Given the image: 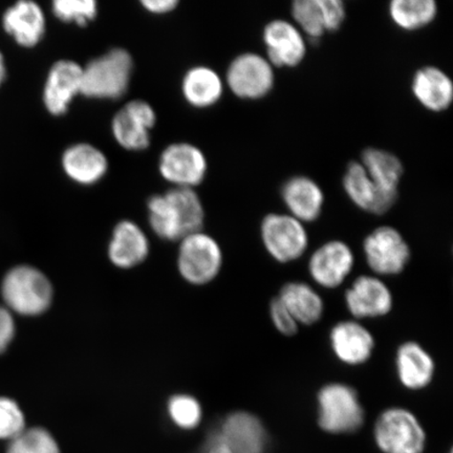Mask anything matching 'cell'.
I'll return each mask as SVG.
<instances>
[{
  "instance_id": "52a82bcc",
  "label": "cell",
  "mask_w": 453,
  "mask_h": 453,
  "mask_svg": "<svg viewBox=\"0 0 453 453\" xmlns=\"http://www.w3.org/2000/svg\"><path fill=\"white\" fill-rule=\"evenodd\" d=\"M260 239L275 262L290 264L308 251L310 237L305 225L288 213H269L260 223Z\"/></svg>"
},
{
  "instance_id": "83f0119b",
  "label": "cell",
  "mask_w": 453,
  "mask_h": 453,
  "mask_svg": "<svg viewBox=\"0 0 453 453\" xmlns=\"http://www.w3.org/2000/svg\"><path fill=\"white\" fill-rule=\"evenodd\" d=\"M438 13L434 0H393L388 5L390 19L406 32H416L432 25Z\"/></svg>"
},
{
  "instance_id": "6da1fadb",
  "label": "cell",
  "mask_w": 453,
  "mask_h": 453,
  "mask_svg": "<svg viewBox=\"0 0 453 453\" xmlns=\"http://www.w3.org/2000/svg\"><path fill=\"white\" fill-rule=\"evenodd\" d=\"M147 213L154 234L169 242H180L202 231L205 222V209L195 189L173 187L152 196L147 202Z\"/></svg>"
},
{
  "instance_id": "f35d334b",
  "label": "cell",
  "mask_w": 453,
  "mask_h": 453,
  "mask_svg": "<svg viewBox=\"0 0 453 453\" xmlns=\"http://www.w3.org/2000/svg\"><path fill=\"white\" fill-rule=\"evenodd\" d=\"M8 77V67H7V62H5L4 56L0 50V88L3 87L5 81H7Z\"/></svg>"
},
{
  "instance_id": "9c48e42d",
  "label": "cell",
  "mask_w": 453,
  "mask_h": 453,
  "mask_svg": "<svg viewBox=\"0 0 453 453\" xmlns=\"http://www.w3.org/2000/svg\"><path fill=\"white\" fill-rule=\"evenodd\" d=\"M274 67L265 56L247 52L236 56L226 73V84L242 100L267 97L275 85Z\"/></svg>"
},
{
  "instance_id": "d4e9b609",
  "label": "cell",
  "mask_w": 453,
  "mask_h": 453,
  "mask_svg": "<svg viewBox=\"0 0 453 453\" xmlns=\"http://www.w3.org/2000/svg\"><path fill=\"white\" fill-rule=\"evenodd\" d=\"M299 326H313L325 314V302L313 286L304 281H288L276 296Z\"/></svg>"
},
{
  "instance_id": "4316f807",
  "label": "cell",
  "mask_w": 453,
  "mask_h": 453,
  "mask_svg": "<svg viewBox=\"0 0 453 453\" xmlns=\"http://www.w3.org/2000/svg\"><path fill=\"white\" fill-rule=\"evenodd\" d=\"M225 83L211 67L198 65L187 71L182 81V94L187 104L196 109H209L223 97Z\"/></svg>"
},
{
  "instance_id": "277c9868",
  "label": "cell",
  "mask_w": 453,
  "mask_h": 453,
  "mask_svg": "<svg viewBox=\"0 0 453 453\" xmlns=\"http://www.w3.org/2000/svg\"><path fill=\"white\" fill-rule=\"evenodd\" d=\"M317 420L326 433L349 434L358 432L365 421L359 394L350 385L330 382L317 394Z\"/></svg>"
},
{
  "instance_id": "f546056e",
  "label": "cell",
  "mask_w": 453,
  "mask_h": 453,
  "mask_svg": "<svg viewBox=\"0 0 453 453\" xmlns=\"http://www.w3.org/2000/svg\"><path fill=\"white\" fill-rule=\"evenodd\" d=\"M5 453H61V450L48 429L31 427L11 440Z\"/></svg>"
},
{
  "instance_id": "74e56055",
  "label": "cell",
  "mask_w": 453,
  "mask_h": 453,
  "mask_svg": "<svg viewBox=\"0 0 453 453\" xmlns=\"http://www.w3.org/2000/svg\"><path fill=\"white\" fill-rule=\"evenodd\" d=\"M205 453H234L228 447H226L222 441L218 438V435L211 432L208 435L205 443Z\"/></svg>"
},
{
  "instance_id": "cb8c5ba5",
  "label": "cell",
  "mask_w": 453,
  "mask_h": 453,
  "mask_svg": "<svg viewBox=\"0 0 453 453\" xmlns=\"http://www.w3.org/2000/svg\"><path fill=\"white\" fill-rule=\"evenodd\" d=\"M411 92L424 109L443 112L453 102V82L438 66L427 65L418 69L411 81Z\"/></svg>"
},
{
  "instance_id": "603a6c76",
  "label": "cell",
  "mask_w": 453,
  "mask_h": 453,
  "mask_svg": "<svg viewBox=\"0 0 453 453\" xmlns=\"http://www.w3.org/2000/svg\"><path fill=\"white\" fill-rule=\"evenodd\" d=\"M343 189L350 202L360 211L373 215L388 213L395 206V198L383 196L360 162H350L343 175Z\"/></svg>"
},
{
  "instance_id": "9a60e30c",
  "label": "cell",
  "mask_w": 453,
  "mask_h": 453,
  "mask_svg": "<svg viewBox=\"0 0 453 453\" xmlns=\"http://www.w3.org/2000/svg\"><path fill=\"white\" fill-rule=\"evenodd\" d=\"M83 66L70 59L50 67L42 89L44 109L54 117L65 116L73 101L81 95Z\"/></svg>"
},
{
  "instance_id": "836d02e7",
  "label": "cell",
  "mask_w": 453,
  "mask_h": 453,
  "mask_svg": "<svg viewBox=\"0 0 453 453\" xmlns=\"http://www.w3.org/2000/svg\"><path fill=\"white\" fill-rule=\"evenodd\" d=\"M269 313L272 324L281 335L288 337L296 335L300 326L279 298L271 300Z\"/></svg>"
},
{
  "instance_id": "7a4b0ae2",
  "label": "cell",
  "mask_w": 453,
  "mask_h": 453,
  "mask_svg": "<svg viewBox=\"0 0 453 453\" xmlns=\"http://www.w3.org/2000/svg\"><path fill=\"white\" fill-rule=\"evenodd\" d=\"M134 59L127 50L116 48L83 66L81 95L97 100L123 97L129 88Z\"/></svg>"
},
{
  "instance_id": "8992f818",
  "label": "cell",
  "mask_w": 453,
  "mask_h": 453,
  "mask_svg": "<svg viewBox=\"0 0 453 453\" xmlns=\"http://www.w3.org/2000/svg\"><path fill=\"white\" fill-rule=\"evenodd\" d=\"M224 255L211 235L198 231L180 241L178 270L180 276L195 286H205L219 275Z\"/></svg>"
},
{
  "instance_id": "4fadbf2b",
  "label": "cell",
  "mask_w": 453,
  "mask_h": 453,
  "mask_svg": "<svg viewBox=\"0 0 453 453\" xmlns=\"http://www.w3.org/2000/svg\"><path fill=\"white\" fill-rule=\"evenodd\" d=\"M344 302L350 316L358 321L382 319L394 309L392 290L376 275L357 277L345 291Z\"/></svg>"
},
{
  "instance_id": "8fae6325",
  "label": "cell",
  "mask_w": 453,
  "mask_h": 453,
  "mask_svg": "<svg viewBox=\"0 0 453 453\" xmlns=\"http://www.w3.org/2000/svg\"><path fill=\"white\" fill-rule=\"evenodd\" d=\"M157 112L145 100H132L118 111L111 120V134L117 144L129 151H143L151 143V130Z\"/></svg>"
},
{
  "instance_id": "30bf717a",
  "label": "cell",
  "mask_w": 453,
  "mask_h": 453,
  "mask_svg": "<svg viewBox=\"0 0 453 453\" xmlns=\"http://www.w3.org/2000/svg\"><path fill=\"white\" fill-rule=\"evenodd\" d=\"M207 170L205 154L187 142L168 145L158 158L161 177L177 188L195 189L205 180Z\"/></svg>"
},
{
  "instance_id": "d6a6232c",
  "label": "cell",
  "mask_w": 453,
  "mask_h": 453,
  "mask_svg": "<svg viewBox=\"0 0 453 453\" xmlns=\"http://www.w3.org/2000/svg\"><path fill=\"white\" fill-rule=\"evenodd\" d=\"M27 428L26 417L16 401L0 396V440H13Z\"/></svg>"
},
{
  "instance_id": "5bb4252c",
  "label": "cell",
  "mask_w": 453,
  "mask_h": 453,
  "mask_svg": "<svg viewBox=\"0 0 453 453\" xmlns=\"http://www.w3.org/2000/svg\"><path fill=\"white\" fill-rule=\"evenodd\" d=\"M265 58L274 69H293L303 64L308 47L304 35L291 21L274 19L263 31Z\"/></svg>"
},
{
  "instance_id": "7c38bea8",
  "label": "cell",
  "mask_w": 453,
  "mask_h": 453,
  "mask_svg": "<svg viewBox=\"0 0 453 453\" xmlns=\"http://www.w3.org/2000/svg\"><path fill=\"white\" fill-rule=\"evenodd\" d=\"M355 263V253L349 243L332 240L322 243L311 253L308 272L317 286L334 290L342 287L352 274Z\"/></svg>"
},
{
  "instance_id": "8d00e7d4",
  "label": "cell",
  "mask_w": 453,
  "mask_h": 453,
  "mask_svg": "<svg viewBox=\"0 0 453 453\" xmlns=\"http://www.w3.org/2000/svg\"><path fill=\"white\" fill-rule=\"evenodd\" d=\"M140 4L147 12L155 15L173 12L179 5L178 0H142Z\"/></svg>"
},
{
  "instance_id": "7402d4cb",
  "label": "cell",
  "mask_w": 453,
  "mask_h": 453,
  "mask_svg": "<svg viewBox=\"0 0 453 453\" xmlns=\"http://www.w3.org/2000/svg\"><path fill=\"white\" fill-rule=\"evenodd\" d=\"M150 250L145 232L133 220L126 219L113 228L107 253L117 268L132 269L144 262Z\"/></svg>"
},
{
  "instance_id": "e0dca14e",
  "label": "cell",
  "mask_w": 453,
  "mask_h": 453,
  "mask_svg": "<svg viewBox=\"0 0 453 453\" xmlns=\"http://www.w3.org/2000/svg\"><path fill=\"white\" fill-rule=\"evenodd\" d=\"M328 342L334 356L348 366L367 364L376 348L372 332L361 321L355 319L339 321L333 326Z\"/></svg>"
},
{
  "instance_id": "484cf974",
  "label": "cell",
  "mask_w": 453,
  "mask_h": 453,
  "mask_svg": "<svg viewBox=\"0 0 453 453\" xmlns=\"http://www.w3.org/2000/svg\"><path fill=\"white\" fill-rule=\"evenodd\" d=\"M360 163L368 177L383 196L398 200L399 186L404 173V166L393 152L368 147L361 155Z\"/></svg>"
},
{
  "instance_id": "ba28073f",
  "label": "cell",
  "mask_w": 453,
  "mask_h": 453,
  "mask_svg": "<svg viewBox=\"0 0 453 453\" xmlns=\"http://www.w3.org/2000/svg\"><path fill=\"white\" fill-rule=\"evenodd\" d=\"M362 250L372 275L381 279L401 274L411 257L409 242L392 226H380L373 229L365 236Z\"/></svg>"
},
{
  "instance_id": "ac0fdd59",
  "label": "cell",
  "mask_w": 453,
  "mask_h": 453,
  "mask_svg": "<svg viewBox=\"0 0 453 453\" xmlns=\"http://www.w3.org/2000/svg\"><path fill=\"white\" fill-rule=\"evenodd\" d=\"M2 27L17 45L33 49L42 42L47 32V19L39 4L33 0H19L5 9Z\"/></svg>"
},
{
  "instance_id": "d6986e66",
  "label": "cell",
  "mask_w": 453,
  "mask_h": 453,
  "mask_svg": "<svg viewBox=\"0 0 453 453\" xmlns=\"http://www.w3.org/2000/svg\"><path fill=\"white\" fill-rule=\"evenodd\" d=\"M395 375L402 387L411 392L427 388L435 376L433 356L417 342L401 343L395 356Z\"/></svg>"
},
{
  "instance_id": "3957f363",
  "label": "cell",
  "mask_w": 453,
  "mask_h": 453,
  "mask_svg": "<svg viewBox=\"0 0 453 453\" xmlns=\"http://www.w3.org/2000/svg\"><path fill=\"white\" fill-rule=\"evenodd\" d=\"M2 296L11 313L39 316L53 303L54 288L48 276L32 265H17L5 274Z\"/></svg>"
},
{
  "instance_id": "5b68a950",
  "label": "cell",
  "mask_w": 453,
  "mask_h": 453,
  "mask_svg": "<svg viewBox=\"0 0 453 453\" xmlns=\"http://www.w3.org/2000/svg\"><path fill=\"white\" fill-rule=\"evenodd\" d=\"M373 440L383 453H423L426 433L415 413L405 407L393 406L378 416Z\"/></svg>"
},
{
  "instance_id": "e575fe53",
  "label": "cell",
  "mask_w": 453,
  "mask_h": 453,
  "mask_svg": "<svg viewBox=\"0 0 453 453\" xmlns=\"http://www.w3.org/2000/svg\"><path fill=\"white\" fill-rule=\"evenodd\" d=\"M326 32H336L347 19V9L342 0H320Z\"/></svg>"
},
{
  "instance_id": "d590c367",
  "label": "cell",
  "mask_w": 453,
  "mask_h": 453,
  "mask_svg": "<svg viewBox=\"0 0 453 453\" xmlns=\"http://www.w3.org/2000/svg\"><path fill=\"white\" fill-rule=\"evenodd\" d=\"M15 336V322L12 313L5 308L0 307V354L8 349Z\"/></svg>"
},
{
  "instance_id": "ffe728a7",
  "label": "cell",
  "mask_w": 453,
  "mask_h": 453,
  "mask_svg": "<svg viewBox=\"0 0 453 453\" xmlns=\"http://www.w3.org/2000/svg\"><path fill=\"white\" fill-rule=\"evenodd\" d=\"M61 167L73 183L92 186L105 177L110 163L98 147L82 142L67 147L61 156Z\"/></svg>"
},
{
  "instance_id": "1f68e13d",
  "label": "cell",
  "mask_w": 453,
  "mask_h": 453,
  "mask_svg": "<svg viewBox=\"0 0 453 453\" xmlns=\"http://www.w3.org/2000/svg\"><path fill=\"white\" fill-rule=\"evenodd\" d=\"M52 12L57 19L65 24L87 27L98 15L96 0H54Z\"/></svg>"
},
{
  "instance_id": "44dd1931",
  "label": "cell",
  "mask_w": 453,
  "mask_h": 453,
  "mask_svg": "<svg viewBox=\"0 0 453 453\" xmlns=\"http://www.w3.org/2000/svg\"><path fill=\"white\" fill-rule=\"evenodd\" d=\"M281 198L288 213L304 225L316 222L324 211V190L313 179L305 175L288 179L282 185Z\"/></svg>"
},
{
  "instance_id": "2e32d148",
  "label": "cell",
  "mask_w": 453,
  "mask_h": 453,
  "mask_svg": "<svg viewBox=\"0 0 453 453\" xmlns=\"http://www.w3.org/2000/svg\"><path fill=\"white\" fill-rule=\"evenodd\" d=\"M213 433L234 453H265L267 449V430L262 420L249 411L229 413Z\"/></svg>"
},
{
  "instance_id": "f1b7e54d",
  "label": "cell",
  "mask_w": 453,
  "mask_h": 453,
  "mask_svg": "<svg viewBox=\"0 0 453 453\" xmlns=\"http://www.w3.org/2000/svg\"><path fill=\"white\" fill-rule=\"evenodd\" d=\"M291 14L293 24L304 36L319 41L326 33L320 0H296L292 4Z\"/></svg>"
},
{
  "instance_id": "4dcf8cb0",
  "label": "cell",
  "mask_w": 453,
  "mask_h": 453,
  "mask_svg": "<svg viewBox=\"0 0 453 453\" xmlns=\"http://www.w3.org/2000/svg\"><path fill=\"white\" fill-rule=\"evenodd\" d=\"M167 411L170 420L180 429H196L201 424L203 409L195 396L174 395L168 401Z\"/></svg>"
}]
</instances>
